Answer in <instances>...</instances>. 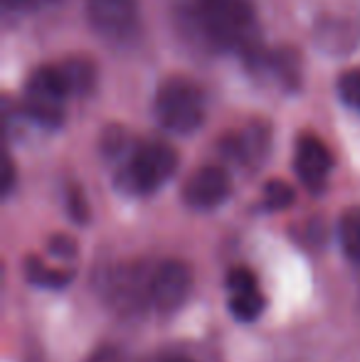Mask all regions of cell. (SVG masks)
Wrapping results in <instances>:
<instances>
[{
    "label": "cell",
    "instance_id": "8",
    "mask_svg": "<svg viewBox=\"0 0 360 362\" xmlns=\"http://www.w3.org/2000/svg\"><path fill=\"white\" fill-rule=\"evenodd\" d=\"M230 173L220 165H202L182 185V202L192 210H215L230 197Z\"/></svg>",
    "mask_w": 360,
    "mask_h": 362
},
{
    "label": "cell",
    "instance_id": "15",
    "mask_svg": "<svg viewBox=\"0 0 360 362\" xmlns=\"http://www.w3.org/2000/svg\"><path fill=\"white\" fill-rule=\"evenodd\" d=\"M296 200V192L289 182L284 180H269L265 185V207L267 210H286Z\"/></svg>",
    "mask_w": 360,
    "mask_h": 362
},
{
    "label": "cell",
    "instance_id": "10",
    "mask_svg": "<svg viewBox=\"0 0 360 362\" xmlns=\"http://www.w3.org/2000/svg\"><path fill=\"white\" fill-rule=\"evenodd\" d=\"M294 170L311 192H321L333 170V153L318 136H301L294 153Z\"/></svg>",
    "mask_w": 360,
    "mask_h": 362
},
{
    "label": "cell",
    "instance_id": "5",
    "mask_svg": "<svg viewBox=\"0 0 360 362\" xmlns=\"http://www.w3.org/2000/svg\"><path fill=\"white\" fill-rule=\"evenodd\" d=\"M69 96H72L69 86L57 64L40 67L30 74L28 84H25V114L30 121L45 126V129H57V126H62L64 114H67Z\"/></svg>",
    "mask_w": 360,
    "mask_h": 362
},
{
    "label": "cell",
    "instance_id": "14",
    "mask_svg": "<svg viewBox=\"0 0 360 362\" xmlns=\"http://www.w3.org/2000/svg\"><path fill=\"white\" fill-rule=\"evenodd\" d=\"M338 242L343 254L360 264V207H351L338 219Z\"/></svg>",
    "mask_w": 360,
    "mask_h": 362
},
{
    "label": "cell",
    "instance_id": "9",
    "mask_svg": "<svg viewBox=\"0 0 360 362\" xmlns=\"http://www.w3.org/2000/svg\"><path fill=\"white\" fill-rule=\"evenodd\" d=\"M269 148H272V129L265 121H252L245 129L235 131V134L222 141L225 158H230L232 163H237L242 168H250V170L265 165V160L269 158Z\"/></svg>",
    "mask_w": 360,
    "mask_h": 362
},
{
    "label": "cell",
    "instance_id": "4",
    "mask_svg": "<svg viewBox=\"0 0 360 362\" xmlns=\"http://www.w3.org/2000/svg\"><path fill=\"white\" fill-rule=\"evenodd\" d=\"M207 99L197 81L187 76H170L158 86L153 101V114L166 131L192 134L205 121Z\"/></svg>",
    "mask_w": 360,
    "mask_h": 362
},
{
    "label": "cell",
    "instance_id": "13",
    "mask_svg": "<svg viewBox=\"0 0 360 362\" xmlns=\"http://www.w3.org/2000/svg\"><path fill=\"white\" fill-rule=\"evenodd\" d=\"M59 72H62L64 81L69 86V94L72 96H87L91 89H94L96 81V69L89 59L84 57H72L64 59L62 64H57Z\"/></svg>",
    "mask_w": 360,
    "mask_h": 362
},
{
    "label": "cell",
    "instance_id": "16",
    "mask_svg": "<svg viewBox=\"0 0 360 362\" xmlns=\"http://www.w3.org/2000/svg\"><path fill=\"white\" fill-rule=\"evenodd\" d=\"M338 94L348 106L360 111V67H353L341 74L338 79Z\"/></svg>",
    "mask_w": 360,
    "mask_h": 362
},
{
    "label": "cell",
    "instance_id": "1",
    "mask_svg": "<svg viewBox=\"0 0 360 362\" xmlns=\"http://www.w3.org/2000/svg\"><path fill=\"white\" fill-rule=\"evenodd\" d=\"M180 15L187 30L212 49L247 57L262 47L252 0H180Z\"/></svg>",
    "mask_w": 360,
    "mask_h": 362
},
{
    "label": "cell",
    "instance_id": "21",
    "mask_svg": "<svg viewBox=\"0 0 360 362\" xmlns=\"http://www.w3.org/2000/svg\"><path fill=\"white\" fill-rule=\"evenodd\" d=\"M141 362H195L190 355L185 353H175V350H166V353H156V355H149Z\"/></svg>",
    "mask_w": 360,
    "mask_h": 362
},
{
    "label": "cell",
    "instance_id": "20",
    "mask_svg": "<svg viewBox=\"0 0 360 362\" xmlns=\"http://www.w3.org/2000/svg\"><path fill=\"white\" fill-rule=\"evenodd\" d=\"M5 8L10 10H33V8H47V5H57L62 0H3Z\"/></svg>",
    "mask_w": 360,
    "mask_h": 362
},
{
    "label": "cell",
    "instance_id": "7",
    "mask_svg": "<svg viewBox=\"0 0 360 362\" xmlns=\"http://www.w3.org/2000/svg\"><path fill=\"white\" fill-rule=\"evenodd\" d=\"M192 291V269L180 259H163L153 274V310L173 315L182 308Z\"/></svg>",
    "mask_w": 360,
    "mask_h": 362
},
{
    "label": "cell",
    "instance_id": "2",
    "mask_svg": "<svg viewBox=\"0 0 360 362\" xmlns=\"http://www.w3.org/2000/svg\"><path fill=\"white\" fill-rule=\"evenodd\" d=\"M156 264L158 262L134 259L101 269L99 293L121 315H144L149 308H153Z\"/></svg>",
    "mask_w": 360,
    "mask_h": 362
},
{
    "label": "cell",
    "instance_id": "22",
    "mask_svg": "<svg viewBox=\"0 0 360 362\" xmlns=\"http://www.w3.org/2000/svg\"><path fill=\"white\" fill-rule=\"evenodd\" d=\"M15 187V165L13 163H8V168H5V182H3V195L8 197L10 192H13Z\"/></svg>",
    "mask_w": 360,
    "mask_h": 362
},
{
    "label": "cell",
    "instance_id": "6",
    "mask_svg": "<svg viewBox=\"0 0 360 362\" xmlns=\"http://www.w3.org/2000/svg\"><path fill=\"white\" fill-rule=\"evenodd\" d=\"M91 28L109 42H129L139 30V0H87Z\"/></svg>",
    "mask_w": 360,
    "mask_h": 362
},
{
    "label": "cell",
    "instance_id": "19",
    "mask_svg": "<svg viewBox=\"0 0 360 362\" xmlns=\"http://www.w3.org/2000/svg\"><path fill=\"white\" fill-rule=\"evenodd\" d=\"M87 362H129L126 355L119 348H111V345H101L91 353V358Z\"/></svg>",
    "mask_w": 360,
    "mask_h": 362
},
{
    "label": "cell",
    "instance_id": "3",
    "mask_svg": "<svg viewBox=\"0 0 360 362\" xmlns=\"http://www.w3.org/2000/svg\"><path fill=\"white\" fill-rule=\"evenodd\" d=\"M178 153L166 141L134 144L129 156L116 165V185L131 195H151L173 177Z\"/></svg>",
    "mask_w": 360,
    "mask_h": 362
},
{
    "label": "cell",
    "instance_id": "11",
    "mask_svg": "<svg viewBox=\"0 0 360 362\" xmlns=\"http://www.w3.org/2000/svg\"><path fill=\"white\" fill-rule=\"evenodd\" d=\"M227 291H230V310L237 320L252 323L265 313V293L260 291L257 276L247 267H235L227 274Z\"/></svg>",
    "mask_w": 360,
    "mask_h": 362
},
{
    "label": "cell",
    "instance_id": "18",
    "mask_svg": "<svg viewBox=\"0 0 360 362\" xmlns=\"http://www.w3.org/2000/svg\"><path fill=\"white\" fill-rule=\"evenodd\" d=\"M47 249L59 262H72V259L77 257V242H74L72 237H67V234H54V237L50 239Z\"/></svg>",
    "mask_w": 360,
    "mask_h": 362
},
{
    "label": "cell",
    "instance_id": "17",
    "mask_svg": "<svg viewBox=\"0 0 360 362\" xmlns=\"http://www.w3.org/2000/svg\"><path fill=\"white\" fill-rule=\"evenodd\" d=\"M67 212L72 217V222L77 224H87L89 219V202H87V195L79 185H69L67 187Z\"/></svg>",
    "mask_w": 360,
    "mask_h": 362
},
{
    "label": "cell",
    "instance_id": "12",
    "mask_svg": "<svg viewBox=\"0 0 360 362\" xmlns=\"http://www.w3.org/2000/svg\"><path fill=\"white\" fill-rule=\"evenodd\" d=\"M23 272H25V279L40 288H64L74 279V274L69 272V269H50L42 259L33 257V254L25 257Z\"/></svg>",
    "mask_w": 360,
    "mask_h": 362
}]
</instances>
